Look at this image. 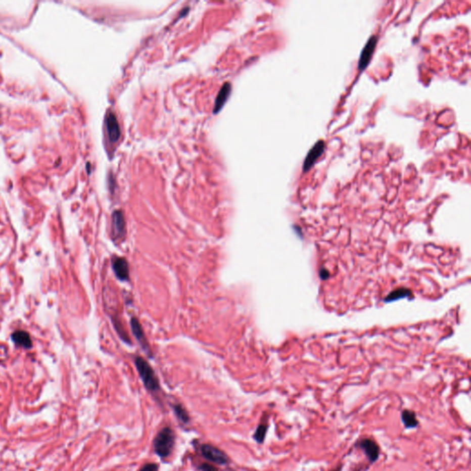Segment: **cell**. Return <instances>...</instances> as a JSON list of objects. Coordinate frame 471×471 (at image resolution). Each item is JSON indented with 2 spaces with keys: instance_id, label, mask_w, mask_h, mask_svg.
<instances>
[{
  "instance_id": "obj_11",
  "label": "cell",
  "mask_w": 471,
  "mask_h": 471,
  "mask_svg": "<svg viewBox=\"0 0 471 471\" xmlns=\"http://www.w3.org/2000/svg\"><path fill=\"white\" fill-rule=\"evenodd\" d=\"M230 91V84H229V83H225V85L221 88L220 91L218 93L217 98H216V100H215L214 113H217L220 111L221 108L223 107V105L225 104V101L227 100V98L229 96Z\"/></svg>"
},
{
  "instance_id": "obj_14",
  "label": "cell",
  "mask_w": 471,
  "mask_h": 471,
  "mask_svg": "<svg viewBox=\"0 0 471 471\" xmlns=\"http://www.w3.org/2000/svg\"><path fill=\"white\" fill-rule=\"evenodd\" d=\"M131 328H132V332H133V335L135 336V338L138 340L139 343L145 345V344H146V341H145L143 328L141 327L140 323H139L138 320H137L136 318H132V320H131Z\"/></svg>"
},
{
  "instance_id": "obj_3",
  "label": "cell",
  "mask_w": 471,
  "mask_h": 471,
  "mask_svg": "<svg viewBox=\"0 0 471 471\" xmlns=\"http://www.w3.org/2000/svg\"><path fill=\"white\" fill-rule=\"evenodd\" d=\"M354 448L362 451L367 458L369 464H374L379 460L380 456V447L379 444L369 437H362L355 442Z\"/></svg>"
},
{
  "instance_id": "obj_10",
  "label": "cell",
  "mask_w": 471,
  "mask_h": 471,
  "mask_svg": "<svg viewBox=\"0 0 471 471\" xmlns=\"http://www.w3.org/2000/svg\"><path fill=\"white\" fill-rule=\"evenodd\" d=\"M11 339H12L13 343H15L16 345H19V346H21L23 348L30 349L32 346L31 337H30L29 333H26V332L19 331V332L12 333Z\"/></svg>"
},
{
  "instance_id": "obj_13",
  "label": "cell",
  "mask_w": 471,
  "mask_h": 471,
  "mask_svg": "<svg viewBox=\"0 0 471 471\" xmlns=\"http://www.w3.org/2000/svg\"><path fill=\"white\" fill-rule=\"evenodd\" d=\"M269 428V425L266 421H262L260 425H258L256 431L253 435L254 440L256 441L258 444H263L266 437L267 431Z\"/></svg>"
},
{
  "instance_id": "obj_1",
  "label": "cell",
  "mask_w": 471,
  "mask_h": 471,
  "mask_svg": "<svg viewBox=\"0 0 471 471\" xmlns=\"http://www.w3.org/2000/svg\"><path fill=\"white\" fill-rule=\"evenodd\" d=\"M174 445V432L169 427H164L159 431L154 439V450L160 458H166L169 456Z\"/></svg>"
},
{
  "instance_id": "obj_5",
  "label": "cell",
  "mask_w": 471,
  "mask_h": 471,
  "mask_svg": "<svg viewBox=\"0 0 471 471\" xmlns=\"http://www.w3.org/2000/svg\"><path fill=\"white\" fill-rule=\"evenodd\" d=\"M324 151H325V142L323 140H319L308 151L307 157L304 160V164H303L304 173H306L308 170L312 169L313 166L316 164L318 159L322 156Z\"/></svg>"
},
{
  "instance_id": "obj_2",
  "label": "cell",
  "mask_w": 471,
  "mask_h": 471,
  "mask_svg": "<svg viewBox=\"0 0 471 471\" xmlns=\"http://www.w3.org/2000/svg\"><path fill=\"white\" fill-rule=\"evenodd\" d=\"M134 364L146 389L150 392H158L160 389L159 380L150 364L139 356L134 359Z\"/></svg>"
},
{
  "instance_id": "obj_6",
  "label": "cell",
  "mask_w": 471,
  "mask_h": 471,
  "mask_svg": "<svg viewBox=\"0 0 471 471\" xmlns=\"http://www.w3.org/2000/svg\"><path fill=\"white\" fill-rule=\"evenodd\" d=\"M378 40H379L378 36H371L369 38L367 42H366V44L363 48L358 62V68L360 71H364V69L368 66V64L371 61L373 55H374L376 43H378Z\"/></svg>"
},
{
  "instance_id": "obj_16",
  "label": "cell",
  "mask_w": 471,
  "mask_h": 471,
  "mask_svg": "<svg viewBox=\"0 0 471 471\" xmlns=\"http://www.w3.org/2000/svg\"><path fill=\"white\" fill-rule=\"evenodd\" d=\"M159 470V465L156 463H148L141 468L140 471H158Z\"/></svg>"
},
{
  "instance_id": "obj_12",
  "label": "cell",
  "mask_w": 471,
  "mask_h": 471,
  "mask_svg": "<svg viewBox=\"0 0 471 471\" xmlns=\"http://www.w3.org/2000/svg\"><path fill=\"white\" fill-rule=\"evenodd\" d=\"M113 226L114 232L119 238L124 235L125 233V220L123 213L121 211H115L113 213Z\"/></svg>"
},
{
  "instance_id": "obj_4",
  "label": "cell",
  "mask_w": 471,
  "mask_h": 471,
  "mask_svg": "<svg viewBox=\"0 0 471 471\" xmlns=\"http://www.w3.org/2000/svg\"><path fill=\"white\" fill-rule=\"evenodd\" d=\"M201 453L207 460L218 465H226L229 461L228 457L223 451L208 444H205L201 446Z\"/></svg>"
},
{
  "instance_id": "obj_7",
  "label": "cell",
  "mask_w": 471,
  "mask_h": 471,
  "mask_svg": "<svg viewBox=\"0 0 471 471\" xmlns=\"http://www.w3.org/2000/svg\"><path fill=\"white\" fill-rule=\"evenodd\" d=\"M113 269L115 275L121 281L129 279V267L126 260L123 257H115L113 260Z\"/></svg>"
},
{
  "instance_id": "obj_9",
  "label": "cell",
  "mask_w": 471,
  "mask_h": 471,
  "mask_svg": "<svg viewBox=\"0 0 471 471\" xmlns=\"http://www.w3.org/2000/svg\"><path fill=\"white\" fill-rule=\"evenodd\" d=\"M400 418L406 429H414L420 425L419 420L417 419V415L413 410L404 409L401 411Z\"/></svg>"
},
{
  "instance_id": "obj_8",
  "label": "cell",
  "mask_w": 471,
  "mask_h": 471,
  "mask_svg": "<svg viewBox=\"0 0 471 471\" xmlns=\"http://www.w3.org/2000/svg\"><path fill=\"white\" fill-rule=\"evenodd\" d=\"M106 127L108 136L111 142H116L121 136V131L119 127L116 116L113 113H109L106 118Z\"/></svg>"
},
{
  "instance_id": "obj_17",
  "label": "cell",
  "mask_w": 471,
  "mask_h": 471,
  "mask_svg": "<svg viewBox=\"0 0 471 471\" xmlns=\"http://www.w3.org/2000/svg\"><path fill=\"white\" fill-rule=\"evenodd\" d=\"M200 470L201 471H218V469L215 467V466L211 465V464H207V463H204L202 464L200 466Z\"/></svg>"
},
{
  "instance_id": "obj_15",
  "label": "cell",
  "mask_w": 471,
  "mask_h": 471,
  "mask_svg": "<svg viewBox=\"0 0 471 471\" xmlns=\"http://www.w3.org/2000/svg\"><path fill=\"white\" fill-rule=\"evenodd\" d=\"M173 410H174V413L175 415H176V417L178 418V420H179V421H181V422H182V423H184V425L189 423V413H188V411H187V410H185V408L183 407V406H182V405H173Z\"/></svg>"
},
{
  "instance_id": "obj_18",
  "label": "cell",
  "mask_w": 471,
  "mask_h": 471,
  "mask_svg": "<svg viewBox=\"0 0 471 471\" xmlns=\"http://www.w3.org/2000/svg\"><path fill=\"white\" fill-rule=\"evenodd\" d=\"M343 464H340L338 466H335L334 468H333L332 470L329 471H343Z\"/></svg>"
}]
</instances>
